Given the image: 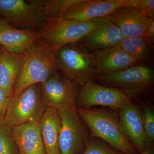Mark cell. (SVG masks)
<instances>
[{
    "mask_svg": "<svg viewBox=\"0 0 154 154\" xmlns=\"http://www.w3.org/2000/svg\"><path fill=\"white\" fill-rule=\"evenodd\" d=\"M76 111L89 128L90 137L97 138L124 154H139L123 134L118 111L108 107L82 109Z\"/></svg>",
    "mask_w": 154,
    "mask_h": 154,
    "instance_id": "6da1fadb",
    "label": "cell"
},
{
    "mask_svg": "<svg viewBox=\"0 0 154 154\" xmlns=\"http://www.w3.org/2000/svg\"><path fill=\"white\" fill-rule=\"evenodd\" d=\"M57 69L56 51L39 39L25 54L22 68L14 85L13 96L29 86L44 82L57 72Z\"/></svg>",
    "mask_w": 154,
    "mask_h": 154,
    "instance_id": "7a4b0ae2",
    "label": "cell"
},
{
    "mask_svg": "<svg viewBox=\"0 0 154 154\" xmlns=\"http://www.w3.org/2000/svg\"><path fill=\"white\" fill-rule=\"evenodd\" d=\"M56 55L58 69L66 78L81 86L96 79L95 52L89 51L79 42L61 48Z\"/></svg>",
    "mask_w": 154,
    "mask_h": 154,
    "instance_id": "3957f363",
    "label": "cell"
},
{
    "mask_svg": "<svg viewBox=\"0 0 154 154\" xmlns=\"http://www.w3.org/2000/svg\"><path fill=\"white\" fill-rule=\"evenodd\" d=\"M96 79L103 86L122 90L132 100L152 92L153 66L136 65L112 74L97 76Z\"/></svg>",
    "mask_w": 154,
    "mask_h": 154,
    "instance_id": "277c9868",
    "label": "cell"
},
{
    "mask_svg": "<svg viewBox=\"0 0 154 154\" xmlns=\"http://www.w3.org/2000/svg\"><path fill=\"white\" fill-rule=\"evenodd\" d=\"M46 108L42 97L40 84L32 85L11 97L3 123L12 127L39 123Z\"/></svg>",
    "mask_w": 154,
    "mask_h": 154,
    "instance_id": "5b68a950",
    "label": "cell"
},
{
    "mask_svg": "<svg viewBox=\"0 0 154 154\" xmlns=\"http://www.w3.org/2000/svg\"><path fill=\"white\" fill-rule=\"evenodd\" d=\"M96 19L80 21L57 18L47 21L38 30L39 39L56 51L68 44L78 42L94 29Z\"/></svg>",
    "mask_w": 154,
    "mask_h": 154,
    "instance_id": "8992f818",
    "label": "cell"
},
{
    "mask_svg": "<svg viewBox=\"0 0 154 154\" xmlns=\"http://www.w3.org/2000/svg\"><path fill=\"white\" fill-rule=\"evenodd\" d=\"M58 111L61 120L58 140L60 154H82L91 138L88 126L76 110L66 108Z\"/></svg>",
    "mask_w": 154,
    "mask_h": 154,
    "instance_id": "52a82bcc",
    "label": "cell"
},
{
    "mask_svg": "<svg viewBox=\"0 0 154 154\" xmlns=\"http://www.w3.org/2000/svg\"><path fill=\"white\" fill-rule=\"evenodd\" d=\"M81 86L56 72L40 84L42 100L46 107L57 110H76V101Z\"/></svg>",
    "mask_w": 154,
    "mask_h": 154,
    "instance_id": "ba28073f",
    "label": "cell"
},
{
    "mask_svg": "<svg viewBox=\"0 0 154 154\" xmlns=\"http://www.w3.org/2000/svg\"><path fill=\"white\" fill-rule=\"evenodd\" d=\"M131 102H132L131 99L122 90L100 85L89 81L81 86L76 101V107L89 109L95 106H101L118 111L123 105Z\"/></svg>",
    "mask_w": 154,
    "mask_h": 154,
    "instance_id": "9c48e42d",
    "label": "cell"
},
{
    "mask_svg": "<svg viewBox=\"0 0 154 154\" xmlns=\"http://www.w3.org/2000/svg\"><path fill=\"white\" fill-rule=\"evenodd\" d=\"M0 17L19 29L38 31L47 22L33 0H0Z\"/></svg>",
    "mask_w": 154,
    "mask_h": 154,
    "instance_id": "30bf717a",
    "label": "cell"
},
{
    "mask_svg": "<svg viewBox=\"0 0 154 154\" xmlns=\"http://www.w3.org/2000/svg\"><path fill=\"white\" fill-rule=\"evenodd\" d=\"M137 0H82L66 11L61 19L88 21L104 18L116 9L136 6Z\"/></svg>",
    "mask_w": 154,
    "mask_h": 154,
    "instance_id": "8fae6325",
    "label": "cell"
},
{
    "mask_svg": "<svg viewBox=\"0 0 154 154\" xmlns=\"http://www.w3.org/2000/svg\"><path fill=\"white\" fill-rule=\"evenodd\" d=\"M117 111L119 125L123 134L140 153L149 144L144 128L141 109L131 102Z\"/></svg>",
    "mask_w": 154,
    "mask_h": 154,
    "instance_id": "7c38bea8",
    "label": "cell"
},
{
    "mask_svg": "<svg viewBox=\"0 0 154 154\" xmlns=\"http://www.w3.org/2000/svg\"><path fill=\"white\" fill-rule=\"evenodd\" d=\"M91 32L78 42L92 52L114 47L125 38L120 28L106 18L96 19Z\"/></svg>",
    "mask_w": 154,
    "mask_h": 154,
    "instance_id": "4fadbf2b",
    "label": "cell"
},
{
    "mask_svg": "<svg viewBox=\"0 0 154 154\" xmlns=\"http://www.w3.org/2000/svg\"><path fill=\"white\" fill-rule=\"evenodd\" d=\"M120 28L125 38L145 36L152 20L136 6L120 7L107 17Z\"/></svg>",
    "mask_w": 154,
    "mask_h": 154,
    "instance_id": "5bb4252c",
    "label": "cell"
},
{
    "mask_svg": "<svg viewBox=\"0 0 154 154\" xmlns=\"http://www.w3.org/2000/svg\"><path fill=\"white\" fill-rule=\"evenodd\" d=\"M136 65L134 60L117 45L95 52L97 76L112 74Z\"/></svg>",
    "mask_w": 154,
    "mask_h": 154,
    "instance_id": "9a60e30c",
    "label": "cell"
},
{
    "mask_svg": "<svg viewBox=\"0 0 154 154\" xmlns=\"http://www.w3.org/2000/svg\"><path fill=\"white\" fill-rule=\"evenodd\" d=\"M38 31L12 27L0 33V46L16 54H25L39 41Z\"/></svg>",
    "mask_w": 154,
    "mask_h": 154,
    "instance_id": "2e32d148",
    "label": "cell"
},
{
    "mask_svg": "<svg viewBox=\"0 0 154 154\" xmlns=\"http://www.w3.org/2000/svg\"><path fill=\"white\" fill-rule=\"evenodd\" d=\"M19 154H46L39 123L13 127Z\"/></svg>",
    "mask_w": 154,
    "mask_h": 154,
    "instance_id": "e0dca14e",
    "label": "cell"
},
{
    "mask_svg": "<svg viewBox=\"0 0 154 154\" xmlns=\"http://www.w3.org/2000/svg\"><path fill=\"white\" fill-rule=\"evenodd\" d=\"M46 154H60L59 137L61 120L58 110L46 107L39 122Z\"/></svg>",
    "mask_w": 154,
    "mask_h": 154,
    "instance_id": "ac0fdd59",
    "label": "cell"
},
{
    "mask_svg": "<svg viewBox=\"0 0 154 154\" xmlns=\"http://www.w3.org/2000/svg\"><path fill=\"white\" fill-rule=\"evenodd\" d=\"M25 56L8 52L0 46V88L10 97Z\"/></svg>",
    "mask_w": 154,
    "mask_h": 154,
    "instance_id": "d6986e66",
    "label": "cell"
},
{
    "mask_svg": "<svg viewBox=\"0 0 154 154\" xmlns=\"http://www.w3.org/2000/svg\"><path fill=\"white\" fill-rule=\"evenodd\" d=\"M117 46L132 57L138 65L153 66L154 44L145 36L125 38Z\"/></svg>",
    "mask_w": 154,
    "mask_h": 154,
    "instance_id": "ffe728a7",
    "label": "cell"
},
{
    "mask_svg": "<svg viewBox=\"0 0 154 154\" xmlns=\"http://www.w3.org/2000/svg\"><path fill=\"white\" fill-rule=\"evenodd\" d=\"M46 21L60 18L82 0H33Z\"/></svg>",
    "mask_w": 154,
    "mask_h": 154,
    "instance_id": "44dd1931",
    "label": "cell"
},
{
    "mask_svg": "<svg viewBox=\"0 0 154 154\" xmlns=\"http://www.w3.org/2000/svg\"><path fill=\"white\" fill-rule=\"evenodd\" d=\"M0 154H19L13 127L3 123L0 124Z\"/></svg>",
    "mask_w": 154,
    "mask_h": 154,
    "instance_id": "7402d4cb",
    "label": "cell"
},
{
    "mask_svg": "<svg viewBox=\"0 0 154 154\" xmlns=\"http://www.w3.org/2000/svg\"><path fill=\"white\" fill-rule=\"evenodd\" d=\"M144 128L149 144L154 143V111L152 105L150 103L144 104L141 109Z\"/></svg>",
    "mask_w": 154,
    "mask_h": 154,
    "instance_id": "603a6c76",
    "label": "cell"
},
{
    "mask_svg": "<svg viewBox=\"0 0 154 154\" xmlns=\"http://www.w3.org/2000/svg\"><path fill=\"white\" fill-rule=\"evenodd\" d=\"M82 154H124L115 149L102 140L91 137Z\"/></svg>",
    "mask_w": 154,
    "mask_h": 154,
    "instance_id": "cb8c5ba5",
    "label": "cell"
},
{
    "mask_svg": "<svg viewBox=\"0 0 154 154\" xmlns=\"http://www.w3.org/2000/svg\"><path fill=\"white\" fill-rule=\"evenodd\" d=\"M136 7L149 19H154V0H137Z\"/></svg>",
    "mask_w": 154,
    "mask_h": 154,
    "instance_id": "d4e9b609",
    "label": "cell"
},
{
    "mask_svg": "<svg viewBox=\"0 0 154 154\" xmlns=\"http://www.w3.org/2000/svg\"><path fill=\"white\" fill-rule=\"evenodd\" d=\"M11 98L2 89L0 88V124L2 123L4 121Z\"/></svg>",
    "mask_w": 154,
    "mask_h": 154,
    "instance_id": "484cf974",
    "label": "cell"
},
{
    "mask_svg": "<svg viewBox=\"0 0 154 154\" xmlns=\"http://www.w3.org/2000/svg\"><path fill=\"white\" fill-rule=\"evenodd\" d=\"M144 36H145L152 44H154V19L152 20L145 35Z\"/></svg>",
    "mask_w": 154,
    "mask_h": 154,
    "instance_id": "4316f807",
    "label": "cell"
},
{
    "mask_svg": "<svg viewBox=\"0 0 154 154\" xmlns=\"http://www.w3.org/2000/svg\"><path fill=\"white\" fill-rule=\"evenodd\" d=\"M12 27L5 19L0 17V33Z\"/></svg>",
    "mask_w": 154,
    "mask_h": 154,
    "instance_id": "83f0119b",
    "label": "cell"
},
{
    "mask_svg": "<svg viewBox=\"0 0 154 154\" xmlns=\"http://www.w3.org/2000/svg\"><path fill=\"white\" fill-rule=\"evenodd\" d=\"M139 154H154V143L149 144L145 149Z\"/></svg>",
    "mask_w": 154,
    "mask_h": 154,
    "instance_id": "f1b7e54d",
    "label": "cell"
}]
</instances>
